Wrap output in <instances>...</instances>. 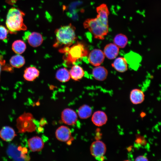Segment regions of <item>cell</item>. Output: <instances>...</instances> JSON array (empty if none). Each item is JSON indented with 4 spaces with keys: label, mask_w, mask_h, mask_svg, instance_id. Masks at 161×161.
I'll return each instance as SVG.
<instances>
[{
    "label": "cell",
    "mask_w": 161,
    "mask_h": 161,
    "mask_svg": "<svg viewBox=\"0 0 161 161\" xmlns=\"http://www.w3.org/2000/svg\"><path fill=\"white\" fill-rule=\"evenodd\" d=\"M26 48L24 42L20 40L15 41L12 45V49L16 53L21 54L23 53Z\"/></svg>",
    "instance_id": "d4e9b609"
},
{
    "label": "cell",
    "mask_w": 161,
    "mask_h": 161,
    "mask_svg": "<svg viewBox=\"0 0 161 161\" xmlns=\"http://www.w3.org/2000/svg\"><path fill=\"white\" fill-rule=\"evenodd\" d=\"M10 62V64L13 67L20 68L24 64L25 60L23 56L20 54H17L11 58Z\"/></svg>",
    "instance_id": "cb8c5ba5"
},
{
    "label": "cell",
    "mask_w": 161,
    "mask_h": 161,
    "mask_svg": "<svg viewBox=\"0 0 161 161\" xmlns=\"http://www.w3.org/2000/svg\"><path fill=\"white\" fill-rule=\"evenodd\" d=\"M1 65L0 63V75L1 73Z\"/></svg>",
    "instance_id": "d590c367"
},
{
    "label": "cell",
    "mask_w": 161,
    "mask_h": 161,
    "mask_svg": "<svg viewBox=\"0 0 161 161\" xmlns=\"http://www.w3.org/2000/svg\"><path fill=\"white\" fill-rule=\"evenodd\" d=\"M69 50V58L72 61H75L83 56L84 54L83 45L80 43L74 45Z\"/></svg>",
    "instance_id": "30bf717a"
},
{
    "label": "cell",
    "mask_w": 161,
    "mask_h": 161,
    "mask_svg": "<svg viewBox=\"0 0 161 161\" xmlns=\"http://www.w3.org/2000/svg\"><path fill=\"white\" fill-rule=\"evenodd\" d=\"M148 160L147 158L144 156H140L137 157L135 159V161H148Z\"/></svg>",
    "instance_id": "f1b7e54d"
},
{
    "label": "cell",
    "mask_w": 161,
    "mask_h": 161,
    "mask_svg": "<svg viewBox=\"0 0 161 161\" xmlns=\"http://www.w3.org/2000/svg\"><path fill=\"white\" fill-rule=\"evenodd\" d=\"M24 159V160L25 161H29L30 159V156L29 155H26V156Z\"/></svg>",
    "instance_id": "836d02e7"
},
{
    "label": "cell",
    "mask_w": 161,
    "mask_h": 161,
    "mask_svg": "<svg viewBox=\"0 0 161 161\" xmlns=\"http://www.w3.org/2000/svg\"><path fill=\"white\" fill-rule=\"evenodd\" d=\"M83 25L84 28L87 29L95 38L98 39H104L109 32V22L97 17L86 19Z\"/></svg>",
    "instance_id": "7a4b0ae2"
},
{
    "label": "cell",
    "mask_w": 161,
    "mask_h": 161,
    "mask_svg": "<svg viewBox=\"0 0 161 161\" xmlns=\"http://www.w3.org/2000/svg\"><path fill=\"white\" fill-rule=\"evenodd\" d=\"M124 58L131 68L137 70L139 68L142 60V57L139 54L130 51L125 55Z\"/></svg>",
    "instance_id": "52a82bcc"
},
{
    "label": "cell",
    "mask_w": 161,
    "mask_h": 161,
    "mask_svg": "<svg viewBox=\"0 0 161 161\" xmlns=\"http://www.w3.org/2000/svg\"><path fill=\"white\" fill-rule=\"evenodd\" d=\"M25 14L19 9L12 7L7 13L6 24L9 32L16 34L21 30H25L27 27L24 23L23 17Z\"/></svg>",
    "instance_id": "6da1fadb"
},
{
    "label": "cell",
    "mask_w": 161,
    "mask_h": 161,
    "mask_svg": "<svg viewBox=\"0 0 161 161\" xmlns=\"http://www.w3.org/2000/svg\"><path fill=\"white\" fill-rule=\"evenodd\" d=\"M39 72L37 68L35 67L30 66L25 70L23 76L26 80L32 81L39 76Z\"/></svg>",
    "instance_id": "ffe728a7"
},
{
    "label": "cell",
    "mask_w": 161,
    "mask_h": 161,
    "mask_svg": "<svg viewBox=\"0 0 161 161\" xmlns=\"http://www.w3.org/2000/svg\"><path fill=\"white\" fill-rule=\"evenodd\" d=\"M145 95L143 92L138 89H133L130 94L131 102L134 104L142 103L144 100Z\"/></svg>",
    "instance_id": "5bb4252c"
},
{
    "label": "cell",
    "mask_w": 161,
    "mask_h": 161,
    "mask_svg": "<svg viewBox=\"0 0 161 161\" xmlns=\"http://www.w3.org/2000/svg\"><path fill=\"white\" fill-rule=\"evenodd\" d=\"M92 110L89 106L84 105L81 106L78 110V114L81 119L88 118L92 114Z\"/></svg>",
    "instance_id": "484cf974"
},
{
    "label": "cell",
    "mask_w": 161,
    "mask_h": 161,
    "mask_svg": "<svg viewBox=\"0 0 161 161\" xmlns=\"http://www.w3.org/2000/svg\"><path fill=\"white\" fill-rule=\"evenodd\" d=\"M69 72L70 78L75 80H78L80 79L84 74L83 69L78 65H74L72 66Z\"/></svg>",
    "instance_id": "44dd1931"
},
{
    "label": "cell",
    "mask_w": 161,
    "mask_h": 161,
    "mask_svg": "<svg viewBox=\"0 0 161 161\" xmlns=\"http://www.w3.org/2000/svg\"><path fill=\"white\" fill-rule=\"evenodd\" d=\"M97 13V17L106 22H109V16L110 13L109 10L106 4L103 3L96 8Z\"/></svg>",
    "instance_id": "d6986e66"
},
{
    "label": "cell",
    "mask_w": 161,
    "mask_h": 161,
    "mask_svg": "<svg viewBox=\"0 0 161 161\" xmlns=\"http://www.w3.org/2000/svg\"><path fill=\"white\" fill-rule=\"evenodd\" d=\"M108 71L104 66L100 65L96 66L92 71L93 77L96 80L102 81L105 80L108 75Z\"/></svg>",
    "instance_id": "e0dca14e"
},
{
    "label": "cell",
    "mask_w": 161,
    "mask_h": 161,
    "mask_svg": "<svg viewBox=\"0 0 161 161\" xmlns=\"http://www.w3.org/2000/svg\"><path fill=\"white\" fill-rule=\"evenodd\" d=\"M16 135L14 129L9 126H4L0 131L1 138L6 141H12Z\"/></svg>",
    "instance_id": "ac0fdd59"
},
{
    "label": "cell",
    "mask_w": 161,
    "mask_h": 161,
    "mask_svg": "<svg viewBox=\"0 0 161 161\" xmlns=\"http://www.w3.org/2000/svg\"><path fill=\"white\" fill-rule=\"evenodd\" d=\"M45 123H46L44 119L43 118H42L41 119L39 123L40 125L41 126H43L44 125Z\"/></svg>",
    "instance_id": "4dcf8cb0"
},
{
    "label": "cell",
    "mask_w": 161,
    "mask_h": 161,
    "mask_svg": "<svg viewBox=\"0 0 161 161\" xmlns=\"http://www.w3.org/2000/svg\"><path fill=\"white\" fill-rule=\"evenodd\" d=\"M28 143L30 150L32 151H41L44 147V143L42 139L38 136H35L29 139Z\"/></svg>",
    "instance_id": "7c38bea8"
},
{
    "label": "cell",
    "mask_w": 161,
    "mask_h": 161,
    "mask_svg": "<svg viewBox=\"0 0 161 161\" xmlns=\"http://www.w3.org/2000/svg\"><path fill=\"white\" fill-rule=\"evenodd\" d=\"M8 33V30L5 27L0 25V40L4 41L6 39Z\"/></svg>",
    "instance_id": "83f0119b"
},
{
    "label": "cell",
    "mask_w": 161,
    "mask_h": 161,
    "mask_svg": "<svg viewBox=\"0 0 161 161\" xmlns=\"http://www.w3.org/2000/svg\"><path fill=\"white\" fill-rule=\"evenodd\" d=\"M8 155L17 160H24L20 157L21 152L17 150V147L13 145H10L7 151Z\"/></svg>",
    "instance_id": "4316f807"
},
{
    "label": "cell",
    "mask_w": 161,
    "mask_h": 161,
    "mask_svg": "<svg viewBox=\"0 0 161 161\" xmlns=\"http://www.w3.org/2000/svg\"><path fill=\"white\" fill-rule=\"evenodd\" d=\"M55 77L57 80L62 82L68 81L70 78L69 72L65 68L58 70L56 72Z\"/></svg>",
    "instance_id": "603a6c76"
},
{
    "label": "cell",
    "mask_w": 161,
    "mask_h": 161,
    "mask_svg": "<svg viewBox=\"0 0 161 161\" xmlns=\"http://www.w3.org/2000/svg\"><path fill=\"white\" fill-rule=\"evenodd\" d=\"M103 52L105 57L112 60L116 58L118 55L119 48L113 43H110L106 45Z\"/></svg>",
    "instance_id": "8fae6325"
},
{
    "label": "cell",
    "mask_w": 161,
    "mask_h": 161,
    "mask_svg": "<svg viewBox=\"0 0 161 161\" xmlns=\"http://www.w3.org/2000/svg\"><path fill=\"white\" fill-rule=\"evenodd\" d=\"M61 117L62 121L65 124L69 125L75 124L77 120V115L72 109L67 108L62 112Z\"/></svg>",
    "instance_id": "9c48e42d"
},
{
    "label": "cell",
    "mask_w": 161,
    "mask_h": 161,
    "mask_svg": "<svg viewBox=\"0 0 161 161\" xmlns=\"http://www.w3.org/2000/svg\"><path fill=\"white\" fill-rule=\"evenodd\" d=\"M75 30V27L71 23L56 29L55 33L56 41L54 46H69L72 44L76 38Z\"/></svg>",
    "instance_id": "3957f363"
},
{
    "label": "cell",
    "mask_w": 161,
    "mask_h": 161,
    "mask_svg": "<svg viewBox=\"0 0 161 161\" xmlns=\"http://www.w3.org/2000/svg\"><path fill=\"white\" fill-rule=\"evenodd\" d=\"M21 153L24 154H27L28 153V149L26 147L22 148Z\"/></svg>",
    "instance_id": "f546056e"
},
{
    "label": "cell",
    "mask_w": 161,
    "mask_h": 161,
    "mask_svg": "<svg viewBox=\"0 0 161 161\" xmlns=\"http://www.w3.org/2000/svg\"><path fill=\"white\" fill-rule=\"evenodd\" d=\"M34 119L32 115L30 113L24 112L19 116L16 120V126L18 132H32L36 130V127L33 122Z\"/></svg>",
    "instance_id": "277c9868"
},
{
    "label": "cell",
    "mask_w": 161,
    "mask_h": 161,
    "mask_svg": "<svg viewBox=\"0 0 161 161\" xmlns=\"http://www.w3.org/2000/svg\"><path fill=\"white\" fill-rule=\"evenodd\" d=\"M36 130H37V131L38 132H41L42 131H43V128H42V127H38L37 128V129H36Z\"/></svg>",
    "instance_id": "d6a6232c"
},
{
    "label": "cell",
    "mask_w": 161,
    "mask_h": 161,
    "mask_svg": "<svg viewBox=\"0 0 161 161\" xmlns=\"http://www.w3.org/2000/svg\"><path fill=\"white\" fill-rule=\"evenodd\" d=\"M24 37L27 40L29 44L34 47L40 46L43 41L42 35L37 32H26L25 33Z\"/></svg>",
    "instance_id": "ba28073f"
},
{
    "label": "cell",
    "mask_w": 161,
    "mask_h": 161,
    "mask_svg": "<svg viewBox=\"0 0 161 161\" xmlns=\"http://www.w3.org/2000/svg\"><path fill=\"white\" fill-rule=\"evenodd\" d=\"M26 156V154H24L21 153V154L20 155V157L21 159H22L23 160H24V159L25 158Z\"/></svg>",
    "instance_id": "1f68e13d"
},
{
    "label": "cell",
    "mask_w": 161,
    "mask_h": 161,
    "mask_svg": "<svg viewBox=\"0 0 161 161\" xmlns=\"http://www.w3.org/2000/svg\"><path fill=\"white\" fill-rule=\"evenodd\" d=\"M22 148L21 147V146H19L18 147H17V150H18V151H21L22 150Z\"/></svg>",
    "instance_id": "e575fe53"
},
{
    "label": "cell",
    "mask_w": 161,
    "mask_h": 161,
    "mask_svg": "<svg viewBox=\"0 0 161 161\" xmlns=\"http://www.w3.org/2000/svg\"><path fill=\"white\" fill-rule=\"evenodd\" d=\"M55 136L58 140L62 142H66L70 139L71 131L66 126H61L56 130Z\"/></svg>",
    "instance_id": "4fadbf2b"
},
{
    "label": "cell",
    "mask_w": 161,
    "mask_h": 161,
    "mask_svg": "<svg viewBox=\"0 0 161 161\" xmlns=\"http://www.w3.org/2000/svg\"><path fill=\"white\" fill-rule=\"evenodd\" d=\"M106 147L102 141L96 140L93 142L90 147L91 155L97 160H102L106 151Z\"/></svg>",
    "instance_id": "5b68a950"
},
{
    "label": "cell",
    "mask_w": 161,
    "mask_h": 161,
    "mask_svg": "<svg viewBox=\"0 0 161 161\" xmlns=\"http://www.w3.org/2000/svg\"><path fill=\"white\" fill-rule=\"evenodd\" d=\"M105 58V55L102 50L95 49L90 52L88 59L92 65L96 66L100 65L104 61Z\"/></svg>",
    "instance_id": "8992f818"
},
{
    "label": "cell",
    "mask_w": 161,
    "mask_h": 161,
    "mask_svg": "<svg viewBox=\"0 0 161 161\" xmlns=\"http://www.w3.org/2000/svg\"><path fill=\"white\" fill-rule=\"evenodd\" d=\"M107 117L106 113L102 111H98L93 114L92 120L96 126H100L105 124L107 121Z\"/></svg>",
    "instance_id": "2e32d148"
},
{
    "label": "cell",
    "mask_w": 161,
    "mask_h": 161,
    "mask_svg": "<svg viewBox=\"0 0 161 161\" xmlns=\"http://www.w3.org/2000/svg\"><path fill=\"white\" fill-rule=\"evenodd\" d=\"M112 64V66L117 71L121 73L126 72L128 69V64L124 57L116 58Z\"/></svg>",
    "instance_id": "9a60e30c"
},
{
    "label": "cell",
    "mask_w": 161,
    "mask_h": 161,
    "mask_svg": "<svg viewBox=\"0 0 161 161\" xmlns=\"http://www.w3.org/2000/svg\"><path fill=\"white\" fill-rule=\"evenodd\" d=\"M127 37L125 34L120 33L115 35L113 39V43L119 48H123L126 46L128 42Z\"/></svg>",
    "instance_id": "7402d4cb"
}]
</instances>
